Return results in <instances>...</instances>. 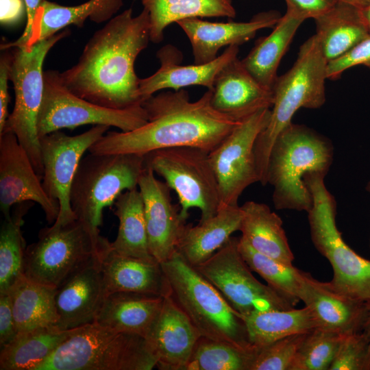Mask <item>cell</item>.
Here are the masks:
<instances>
[{
    "mask_svg": "<svg viewBox=\"0 0 370 370\" xmlns=\"http://www.w3.org/2000/svg\"><path fill=\"white\" fill-rule=\"evenodd\" d=\"M149 40L148 12L133 16L127 9L94 33L78 62L60 73L61 79L75 95L106 108L141 106L134 64Z\"/></svg>",
    "mask_w": 370,
    "mask_h": 370,
    "instance_id": "1",
    "label": "cell"
},
{
    "mask_svg": "<svg viewBox=\"0 0 370 370\" xmlns=\"http://www.w3.org/2000/svg\"><path fill=\"white\" fill-rule=\"evenodd\" d=\"M211 95L208 90L191 101L183 88L152 95L142 103L147 123L130 132H106L88 151L145 156L158 149L193 146L210 152L241 123L214 110Z\"/></svg>",
    "mask_w": 370,
    "mask_h": 370,
    "instance_id": "2",
    "label": "cell"
},
{
    "mask_svg": "<svg viewBox=\"0 0 370 370\" xmlns=\"http://www.w3.org/2000/svg\"><path fill=\"white\" fill-rule=\"evenodd\" d=\"M333 154L331 143L312 129L293 123L285 127L272 146L267 170L275 209L308 212L312 197L304 177L310 173L326 175Z\"/></svg>",
    "mask_w": 370,
    "mask_h": 370,
    "instance_id": "3",
    "label": "cell"
},
{
    "mask_svg": "<svg viewBox=\"0 0 370 370\" xmlns=\"http://www.w3.org/2000/svg\"><path fill=\"white\" fill-rule=\"evenodd\" d=\"M326 60L316 34L300 47L296 61L273 86V103L267 127L254 145L259 182L267 184L268 160L272 146L280 133L292 123L301 108L317 109L325 101Z\"/></svg>",
    "mask_w": 370,
    "mask_h": 370,
    "instance_id": "4",
    "label": "cell"
},
{
    "mask_svg": "<svg viewBox=\"0 0 370 370\" xmlns=\"http://www.w3.org/2000/svg\"><path fill=\"white\" fill-rule=\"evenodd\" d=\"M169 295L201 336L233 344L247 351L249 342L245 321L220 292L177 251L161 263Z\"/></svg>",
    "mask_w": 370,
    "mask_h": 370,
    "instance_id": "5",
    "label": "cell"
},
{
    "mask_svg": "<svg viewBox=\"0 0 370 370\" xmlns=\"http://www.w3.org/2000/svg\"><path fill=\"white\" fill-rule=\"evenodd\" d=\"M146 339L95 322L77 328L36 370H151Z\"/></svg>",
    "mask_w": 370,
    "mask_h": 370,
    "instance_id": "6",
    "label": "cell"
},
{
    "mask_svg": "<svg viewBox=\"0 0 370 370\" xmlns=\"http://www.w3.org/2000/svg\"><path fill=\"white\" fill-rule=\"evenodd\" d=\"M325 176L310 173L304 177L312 197L308 212L312 242L332 266L331 286L370 306V260L358 255L343 240L336 223V201L325 186Z\"/></svg>",
    "mask_w": 370,
    "mask_h": 370,
    "instance_id": "7",
    "label": "cell"
},
{
    "mask_svg": "<svg viewBox=\"0 0 370 370\" xmlns=\"http://www.w3.org/2000/svg\"><path fill=\"white\" fill-rule=\"evenodd\" d=\"M111 246V242L76 219L41 229L38 241L26 247L23 275L58 288Z\"/></svg>",
    "mask_w": 370,
    "mask_h": 370,
    "instance_id": "8",
    "label": "cell"
},
{
    "mask_svg": "<svg viewBox=\"0 0 370 370\" xmlns=\"http://www.w3.org/2000/svg\"><path fill=\"white\" fill-rule=\"evenodd\" d=\"M145 169L143 155L90 152L84 156L70 193L71 208L77 219L99 232L103 209L114 204L124 190L137 188Z\"/></svg>",
    "mask_w": 370,
    "mask_h": 370,
    "instance_id": "9",
    "label": "cell"
},
{
    "mask_svg": "<svg viewBox=\"0 0 370 370\" xmlns=\"http://www.w3.org/2000/svg\"><path fill=\"white\" fill-rule=\"evenodd\" d=\"M69 34L65 29L32 46L14 47L12 51L10 81L15 101L0 134L11 132L16 136L41 179L43 164L37 123L44 95L42 67L49 51Z\"/></svg>",
    "mask_w": 370,
    "mask_h": 370,
    "instance_id": "10",
    "label": "cell"
},
{
    "mask_svg": "<svg viewBox=\"0 0 370 370\" xmlns=\"http://www.w3.org/2000/svg\"><path fill=\"white\" fill-rule=\"evenodd\" d=\"M209 153L197 147L181 146L145 155V167L161 176L176 193L180 214L185 220L193 208L201 212L199 223L211 218L219 210V186Z\"/></svg>",
    "mask_w": 370,
    "mask_h": 370,
    "instance_id": "11",
    "label": "cell"
},
{
    "mask_svg": "<svg viewBox=\"0 0 370 370\" xmlns=\"http://www.w3.org/2000/svg\"><path fill=\"white\" fill-rule=\"evenodd\" d=\"M44 95L38 115L39 138L63 128L73 130L84 125L115 127L127 132L148 121L143 106L127 109L106 108L73 93L63 83L60 72L44 71Z\"/></svg>",
    "mask_w": 370,
    "mask_h": 370,
    "instance_id": "12",
    "label": "cell"
},
{
    "mask_svg": "<svg viewBox=\"0 0 370 370\" xmlns=\"http://www.w3.org/2000/svg\"><path fill=\"white\" fill-rule=\"evenodd\" d=\"M239 238L232 236L209 259L194 267L242 317L260 311L295 308L290 299L254 277L240 252Z\"/></svg>",
    "mask_w": 370,
    "mask_h": 370,
    "instance_id": "13",
    "label": "cell"
},
{
    "mask_svg": "<svg viewBox=\"0 0 370 370\" xmlns=\"http://www.w3.org/2000/svg\"><path fill=\"white\" fill-rule=\"evenodd\" d=\"M270 116L271 109L264 108L245 118L209 153L219 186V208L238 206L243 192L259 182L254 145Z\"/></svg>",
    "mask_w": 370,
    "mask_h": 370,
    "instance_id": "14",
    "label": "cell"
},
{
    "mask_svg": "<svg viewBox=\"0 0 370 370\" xmlns=\"http://www.w3.org/2000/svg\"><path fill=\"white\" fill-rule=\"evenodd\" d=\"M109 128L97 125L75 136L58 130L39 138L43 164L42 186L47 194L60 205L59 214L53 224L64 225L77 219L70 201L75 175L85 152Z\"/></svg>",
    "mask_w": 370,
    "mask_h": 370,
    "instance_id": "15",
    "label": "cell"
},
{
    "mask_svg": "<svg viewBox=\"0 0 370 370\" xmlns=\"http://www.w3.org/2000/svg\"><path fill=\"white\" fill-rule=\"evenodd\" d=\"M25 201L39 204L49 224L57 219L58 201L45 192L41 177L16 136L3 132L0 134V209L3 218L10 216L14 206Z\"/></svg>",
    "mask_w": 370,
    "mask_h": 370,
    "instance_id": "16",
    "label": "cell"
},
{
    "mask_svg": "<svg viewBox=\"0 0 370 370\" xmlns=\"http://www.w3.org/2000/svg\"><path fill=\"white\" fill-rule=\"evenodd\" d=\"M149 249L160 263L169 259L176 251L179 239L186 225L180 206L173 204L171 188L146 168L140 177Z\"/></svg>",
    "mask_w": 370,
    "mask_h": 370,
    "instance_id": "17",
    "label": "cell"
},
{
    "mask_svg": "<svg viewBox=\"0 0 370 370\" xmlns=\"http://www.w3.org/2000/svg\"><path fill=\"white\" fill-rule=\"evenodd\" d=\"M281 16L279 12L269 10L255 14L247 22H210L195 17L176 23L190 40L194 63L205 64L216 59L221 47H239L252 39L260 29L273 28Z\"/></svg>",
    "mask_w": 370,
    "mask_h": 370,
    "instance_id": "18",
    "label": "cell"
},
{
    "mask_svg": "<svg viewBox=\"0 0 370 370\" xmlns=\"http://www.w3.org/2000/svg\"><path fill=\"white\" fill-rule=\"evenodd\" d=\"M238 46H229L210 62L183 66L180 64L182 53L173 45L164 46L156 53L160 62L158 70L140 79L139 90L143 101L156 92L167 88L179 90L189 86H203L211 90L219 73L238 57Z\"/></svg>",
    "mask_w": 370,
    "mask_h": 370,
    "instance_id": "19",
    "label": "cell"
},
{
    "mask_svg": "<svg viewBox=\"0 0 370 370\" xmlns=\"http://www.w3.org/2000/svg\"><path fill=\"white\" fill-rule=\"evenodd\" d=\"M100 258L56 288V325L60 329L73 330L95 321L107 295L100 269Z\"/></svg>",
    "mask_w": 370,
    "mask_h": 370,
    "instance_id": "20",
    "label": "cell"
},
{
    "mask_svg": "<svg viewBox=\"0 0 370 370\" xmlns=\"http://www.w3.org/2000/svg\"><path fill=\"white\" fill-rule=\"evenodd\" d=\"M201 335L169 295L145 337L162 370H184Z\"/></svg>",
    "mask_w": 370,
    "mask_h": 370,
    "instance_id": "21",
    "label": "cell"
},
{
    "mask_svg": "<svg viewBox=\"0 0 370 370\" xmlns=\"http://www.w3.org/2000/svg\"><path fill=\"white\" fill-rule=\"evenodd\" d=\"M210 103L214 110L236 121L271 108L273 91L262 86L236 58L215 78Z\"/></svg>",
    "mask_w": 370,
    "mask_h": 370,
    "instance_id": "22",
    "label": "cell"
},
{
    "mask_svg": "<svg viewBox=\"0 0 370 370\" xmlns=\"http://www.w3.org/2000/svg\"><path fill=\"white\" fill-rule=\"evenodd\" d=\"M300 301L309 307L318 328L347 334L360 332L367 313L365 304L334 290L328 282L303 271Z\"/></svg>",
    "mask_w": 370,
    "mask_h": 370,
    "instance_id": "23",
    "label": "cell"
},
{
    "mask_svg": "<svg viewBox=\"0 0 370 370\" xmlns=\"http://www.w3.org/2000/svg\"><path fill=\"white\" fill-rule=\"evenodd\" d=\"M106 293L132 292L166 297L170 289L161 263L156 260L120 255L112 245L100 258Z\"/></svg>",
    "mask_w": 370,
    "mask_h": 370,
    "instance_id": "24",
    "label": "cell"
},
{
    "mask_svg": "<svg viewBox=\"0 0 370 370\" xmlns=\"http://www.w3.org/2000/svg\"><path fill=\"white\" fill-rule=\"evenodd\" d=\"M164 297L132 292L108 293L95 322L145 338L160 313Z\"/></svg>",
    "mask_w": 370,
    "mask_h": 370,
    "instance_id": "25",
    "label": "cell"
},
{
    "mask_svg": "<svg viewBox=\"0 0 370 370\" xmlns=\"http://www.w3.org/2000/svg\"><path fill=\"white\" fill-rule=\"evenodd\" d=\"M243 212L239 206L219 208L217 212L197 225L186 224L179 239L176 251L192 266L209 259L240 231Z\"/></svg>",
    "mask_w": 370,
    "mask_h": 370,
    "instance_id": "26",
    "label": "cell"
},
{
    "mask_svg": "<svg viewBox=\"0 0 370 370\" xmlns=\"http://www.w3.org/2000/svg\"><path fill=\"white\" fill-rule=\"evenodd\" d=\"M241 208L243 219L241 238L258 253L292 264L295 259L281 218L262 203L249 201Z\"/></svg>",
    "mask_w": 370,
    "mask_h": 370,
    "instance_id": "27",
    "label": "cell"
},
{
    "mask_svg": "<svg viewBox=\"0 0 370 370\" xmlns=\"http://www.w3.org/2000/svg\"><path fill=\"white\" fill-rule=\"evenodd\" d=\"M123 0H89L74 6L45 0L38 10L27 47L47 39L69 25L82 27L86 19L100 23L110 20Z\"/></svg>",
    "mask_w": 370,
    "mask_h": 370,
    "instance_id": "28",
    "label": "cell"
},
{
    "mask_svg": "<svg viewBox=\"0 0 370 370\" xmlns=\"http://www.w3.org/2000/svg\"><path fill=\"white\" fill-rule=\"evenodd\" d=\"M305 19L287 9L273 31L260 38L245 58L244 67L264 88L272 90L278 77L277 70L297 30Z\"/></svg>",
    "mask_w": 370,
    "mask_h": 370,
    "instance_id": "29",
    "label": "cell"
},
{
    "mask_svg": "<svg viewBox=\"0 0 370 370\" xmlns=\"http://www.w3.org/2000/svg\"><path fill=\"white\" fill-rule=\"evenodd\" d=\"M316 35L328 62L349 51L369 31L360 8L341 1L314 19Z\"/></svg>",
    "mask_w": 370,
    "mask_h": 370,
    "instance_id": "30",
    "label": "cell"
},
{
    "mask_svg": "<svg viewBox=\"0 0 370 370\" xmlns=\"http://www.w3.org/2000/svg\"><path fill=\"white\" fill-rule=\"evenodd\" d=\"M76 328L60 329L56 325L19 333L1 347V370H36Z\"/></svg>",
    "mask_w": 370,
    "mask_h": 370,
    "instance_id": "31",
    "label": "cell"
},
{
    "mask_svg": "<svg viewBox=\"0 0 370 370\" xmlns=\"http://www.w3.org/2000/svg\"><path fill=\"white\" fill-rule=\"evenodd\" d=\"M56 288L21 275L8 291L17 334L33 329L56 325Z\"/></svg>",
    "mask_w": 370,
    "mask_h": 370,
    "instance_id": "32",
    "label": "cell"
},
{
    "mask_svg": "<svg viewBox=\"0 0 370 370\" xmlns=\"http://www.w3.org/2000/svg\"><path fill=\"white\" fill-rule=\"evenodd\" d=\"M149 15L150 40L160 42L165 28L188 18H235L232 0H140Z\"/></svg>",
    "mask_w": 370,
    "mask_h": 370,
    "instance_id": "33",
    "label": "cell"
},
{
    "mask_svg": "<svg viewBox=\"0 0 370 370\" xmlns=\"http://www.w3.org/2000/svg\"><path fill=\"white\" fill-rule=\"evenodd\" d=\"M251 345L259 349L280 338L318 328L310 308L268 310L243 317Z\"/></svg>",
    "mask_w": 370,
    "mask_h": 370,
    "instance_id": "34",
    "label": "cell"
},
{
    "mask_svg": "<svg viewBox=\"0 0 370 370\" xmlns=\"http://www.w3.org/2000/svg\"><path fill=\"white\" fill-rule=\"evenodd\" d=\"M114 205L119 223L116 237L111 242L113 251L125 256L156 260L149 249L144 204L139 189L125 190Z\"/></svg>",
    "mask_w": 370,
    "mask_h": 370,
    "instance_id": "35",
    "label": "cell"
},
{
    "mask_svg": "<svg viewBox=\"0 0 370 370\" xmlns=\"http://www.w3.org/2000/svg\"><path fill=\"white\" fill-rule=\"evenodd\" d=\"M25 201L14 206L4 218L0 231V293H6L23 275L25 242L21 232L24 217L34 205Z\"/></svg>",
    "mask_w": 370,
    "mask_h": 370,
    "instance_id": "36",
    "label": "cell"
},
{
    "mask_svg": "<svg viewBox=\"0 0 370 370\" xmlns=\"http://www.w3.org/2000/svg\"><path fill=\"white\" fill-rule=\"evenodd\" d=\"M238 248L252 271L257 273L269 286L297 305L300 301L303 271L293 264H286L258 253L241 238Z\"/></svg>",
    "mask_w": 370,
    "mask_h": 370,
    "instance_id": "37",
    "label": "cell"
},
{
    "mask_svg": "<svg viewBox=\"0 0 370 370\" xmlns=\"http://www.w3.org/2000/svg\"><path fill=\"white\" fill-rule=\"evenodd\" d=\"M256 350L200 336L184 370H251Z\"/></svg>",
    "mask_w": 370,
    "mask_h": 370,
    "instance_id": "38",
    "label": "cell"
},
{
    "mask_svg": "<svg viewBox=\"0 0 370 370\" xmlns=\"http://www.w3.org/2000/svg\"><path fill=\"white\" fill-rule=\"evenodd\" d=\"M345 335L321 328L308 333L297 353L292 370H329Z\"/></svg>",
    "mask_w": 370,
    "mask_h": 370,
    "instance_id": "39",
    "label": "cell"
},
{
    "mask_svg": "<svg viewBox=\"0 0 370 370\" xmlns=\"http://www.w3.org/2000/svg\"><path fill=\"white\" fill-rule=\"evenodd\" d=\"M307 334L291 335L257 349L251 370H292Z\"/></svg>",
    "mask_w": 370,
    "mask_h": 370,
    "instance_id": "40",
    "label": "cell"
},
{
    "mask_svg": "<svg viewBox=\"0 0 370 370\" xmlns=\"http://www.w3.org/2000/svg\"><path fill=\"white\" fill-rule=\"evenodd\" d=\"M329 370H370V345L362 332L345 334Z\"/></svg>",
    "mask_w": 370,
    "mask_h": 370,
    "instance_id": "41",
    "label": "cell"
},
{
    "mask_svg": "<svg viewBox=\"0 0 370 370\" xmlns=\"http://www.w3.org/2000/svg\"><path fill=\"white\" fill-rule=\"evenodd\" d=\"M363 65L370 69V33L342 56L327 63V79H338L347 69Z\"/></svg>",
    "mask_w": 370,
    "mask_h": 370,
    "instance_id": "42",
    "label": "cell"
},
{
    "mask_svg": "<svg viewBox=\"0 0 370 370\" xmlns=\"http://www.w3.org/2000/svg\"><path fill=\"white\" fill-rule=\"evenodd\" d=\"M0 58V133L3 131L9 116L8 108L10 103L8 82L10 81V73L12 61V52L5 49Z\"/></svg>",
    "mask_w": 370,
    "mask_h": 370,
    "instance_id": "43",
    "label": "cell"
},
{
    "mask_svg": "<svg viewBox=\"0 0 370 370\" xmlns=\"http://www.w3.org/2000/svg\"><path fill=\"white\" fill-rule=\"evenodd\" d=\"M16 335L10 294L0 293V347L11 342Z\"/></svg>",
    "mask_w": 370,
    "mask_h": 370,
    "instance_id": "44",
    "label": "cell"
},
{
    "mask_svg": "<svg viewBox=\"0 0 370 370\" xmlns=\"http://www.w3.org/2000/svg\"><path fill=\"white\" fill-rule=\"evenodd\" d=\"M287 9L307 18H316L332 8L336 0H285Z\"/></svg>",
    "mask_w": 370,
    "mask_h": 370,
    "instance_id": "45",
    "label": "cell"
},
{
    "mask_svg": "<svg viewBox=\"0 0 370 370\" xmlns=\"http://www.w3.org/2000/svg\"><path fill=\"white\" fill-rule=\"evenodd\" d=\"M45 0H24L26 5V25L21 36L14 41L5 42L4 49L26 46L30 38L34 23L39 9Z\"/></svg>",
    "mask_w": 370,
    "mask_h": 370,
    "instance_id": "46",
    "label": "cell"
},
{
    "mask_svg": "<svg viewBox=\"0 0 370 370\" xmlns=\"http://www.w3.org/2000/svg\"><path fill=\"white\" fill-rule=\"evenodd\" d=\"M26 16L24 0H0V22L3 25L18 23Z\"/></svg>",
    "mask_w": 370,
    "mask_h": 370,
    "instance_id": "47",
    "label": "cell"
},
{
    "mask_svg": "<svg viewBox=\"0 0 370 370\" xmlns=\"http://www.w3.org/2000/svg\"><path fill=\"white\" fill-rule=\"evenodd\" d=\"M368 307L367 313L362 325V332L367 336L370 345V306Z\"/></svg>",
    "mask_w": 370,
    "mask_h": 370,
    "instance_id": "48",
    "label": "cell"
},
{
    "mask_svg": "<svg viewBox=\"0 0 370 370\" xmlns=\"http://www.w3.org/2000/svg\"><path fill=\"white\" fill-rule=\"evenodd\" d=\"M336 1L352 4L360 8V10L363 9L369 1V0H336Z\"/></svg>",
    "mask_w": 370,
    "mask_h": 370,
    "instance_id": "49",
    "label": "cell"
},
{
    "mask_svg": "<svg viewBox=\"0 0 370 370\" xmlns=\"http://www.w3.org/2000/svg\"><path fill=\"white\" fill-rule=\"evenodd\" d=\"M364 19L370 33V0L367 5L361 10Z\"/></svg>",
    "mask_w": 370,
    "mask_h": 370,
    "instance_id": "50",
    "label": "cell"
},
{
    "mask_svg": "<svg viewBox=\"0 0 370 370\" xmlns=\"http://www.w3.org/2000/svg\"><path fill=\"white\" fill-rule=\"evenodd\" d=\"M366 190L368 193H370V180L368 182L367 184V186H366Z\"/></svg>",
    "mask_w": 370,
    "mask_h": 370,
    "instance_id": "51",
    "label": "cell"
}]
</instances>
